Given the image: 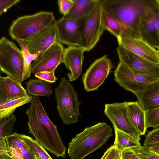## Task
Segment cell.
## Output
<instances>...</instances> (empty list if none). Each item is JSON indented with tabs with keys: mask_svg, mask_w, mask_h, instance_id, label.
Here are the masks:
<instances>
[{
	"mask_svg": "<svg viewBox=\"0 0 159 159\" xmlns=\"http://www.w3.org/2000/svg\"><path fill=\"white\" fill-rule=\"evenodd\" d=\"M127 111L130 120L140 135H145L147 129L145 120V111L137 102H127Z\"/></svg>",
	"mask_w": 159,
	"mask_h": 159,
	"instance_id": "obj_19",
	"label": "cell"
},
{
	"mask_svg": "<svg viewBox=\"0 0 159 159\" xmlns=\"http://www.w3.org/2000/svg\"><path fill=\"white\" fill-rule=\"evenodd\" d=\"M19 136L35 155L40 156L42 159H52L45 148L36 140L23 134H19Z\"/></svg>",
	"mask_w": 159,
	"mask_h": 159,
	"instance_id": "obj_28",
	"label": "cell"
},
{
	"mask_svg": "<svg viewBox=\"0 0 159 159\" xmlns=\"http://www.w3.org/2000/svg\"><path fill=\"white\" fill-rule=\"evenodd\" d=\"M74 3L73 0H59L57 1L59 12L63 16L69 12Z\"/></svg>",
	"mask_w": 159,
	"mask_h": 159,
	"instance_id": "obj_34",
	"label": "cell"
},
{
	"mask_svg": "<svg viewBox=\"0 0 159 159\" xmlns=\"http://www.w3.org/2000/svg\"><path fill=\"white\" fill-rule=\"evenodd\" d=\"M5 84L7 100L19 98L28 95L21 83L11 77H5Z\"/></svg>",
	"mask_w": 159,
	"mask_h": 159,
	"instance_id": "obj_26",
	"label": "cell"
},
{
	"mask_svg": "<svg viewBox=\"0 0 159 159\" xmlns=\"http://www.w3.org/2000/svg\"><path fill=\"white\" fill-rule=\"evenodd\" d=\"M84 52L82 48L75 46H68L65 48L62 63L70 71L67 74L70 82L76 80L81 75Z\"/></svg>",
	"mask_w": 159,
	"mask_h": 159,
	"instance_id": "obj_16",
	"label": "cell"
},
{
	"mask_svg": "<svg viewBox=\"0 0 159 159\" xmlns=\"http://www.w3.org/2000/svg\"><path fill=\"white\" fill-rule=\"evenodd\" d=\"M135 95L137 102L145 111L159 108V81L149 85Z\"/></svg>",
	"mask_w": 159,
	"mask_h": 159,
	"instance_id": "obj_18",
	"label": "cell"
},
{
	"mask_svg": "<svg viewBox=\"0 0 159 159\" xmlns=\"http://www.w3.org/2000/svg\"><path fill=\"white\" fill-rule=\"evenodd\" d=\"M20 1V0H0V16Z\"/></svg>",
	"mask_w": 159,
	"mask_h": 159,
	"instance_id": "obj_36",
	"label": "cell"
},
{
	"mask_svg": "<svg viewBox=\"0 0 159 159\" xmlns=\"http://www.w3.org/2000/svg\"><path fill=\"white\" fill-rule=\"evenodd\" d=\"M112 67L111 61L107 55L96 59L82 76L85 90L88 92L97 89L107 77Z\"/></svg>",
	"mask_w": 159,
	"mask_h": 159,
	"instance_id": "obj_10",
	"label": "cell"
},
{
	"mask_svg": "<svg viewBox=\"0 0 159 159\" xmlns=\"http://www.w3.org/2000/svg\"><path fill=\"white\" fill-rule=\"evenodd\" d=\"M119 159H121V157Z\"/></svg>",
	"mask_w": 159,
	"mask_h": 159,
	"instance_id": "obj_42",
	"label": "cell"
},
{
	"mask_svg": "<svg viewBox=\"0 0 159 159\" xmlns=\"http://www.w3.org/2000/svg\"><path fill=\"white\" fill-rule=\"evenodd\" d=\"M145 127L147 129L152 127L156 128L159 125V108L145 111Z\"/></svg>",
	"mask_w": 159,
	"mask_h": 159,
	"instance_id": "obj_30",
	"label": "cell"
},
{
	"mask_svg": "<svg viewBox=\"0 0 159 159\" xmlns=\"http://www.w3.org/2000/svg\"><path fill=\"white\" fill-rule=\"evenodd\" d=\"M0 159H15L12 157L8 153L0 154Z\"/></svg>",
	"mask_w": 159,
	"mask_h": 159,
	"instance_id": "obj_40",
	"label": "cell"
},
{
	"mask_svg": "<svg viewBox=\"0 0 159 159\" xmlns=\"http://www.w3.org/2000/svg\"><path fill=\"white\" fill-rule=\"evenodd\" d=\"M55 92L58 115L63 123L66 125L77 123L81 116L79 111L81 102L78 100V94L70 82L62 77Z\"/></svg>",
	"mask_w": 159,
	"mask_h": 159,
	"instance_id": "obj_5",
	"label": "cell"
},
{
	"mask_svg": "<svg viewBox=\"0 0 159 159\" xmlns=\"http://www.w3.org/2000/svg\"><path fill=\"white\" fill-rule=\"evenodd\" d=\"M35 159H42L40 156L35 155Z\"/></svg>",
	"mask_w": 159,
	"mask_h": 159,
	"instance_id": "obj_41",
	"label": "cell"
},
{
	"mask_svg": "<svg viewBox=\"0 0 159 159\" xmlns=\"http://www.w3.org/2000/svg\"><path fill=\"white\" fill-rule=\"evenodd\" d=\"M26 83L28 92L33 96L48 97L53 93L50 84L42 80L30 79Z\"/></svg>",
	"mask_w": 159,
	"mask_h": 159,
	"instance_id": "obj_25",
	"label": "cell"
},
{
	"mask_svg": "<svg viewBox=\"0 0 159 159\" xmlns=\"http://www.w3.org/2000/svg\"><path fill=\"white\" fill-rule=\"evenodd\" d=\"M24 61L22 53L11 41L5 37L0 39V69L7 76L21 83L22 81Z\"/></svg>",
	"mask_w": 159,
	"mask_h": 159,
	"instance_id": "obj_6",
	"label": "cell"
},
{
	"mask_svg": "<svg viewBox=\"0 0 159 159\" xmlns=\"http://www.w3.org/2000/svg\"><path fill=\"white\" fill-rule=\"evenodd\" d=\"M115 138L113 146L121 152L123 150L142 146L139 140L133 136L114 128Z\"/></svg>",
	"mask_w": 159,
	"mask_h": 159,
	"instance_id": "obj_22",
	"label": "cell"
},
{
	"mask_svg": "<svg viewBox=\"0 0 159 159\" xmlns=\"http://www.w3.org/2000/svg\"><path fill=\"white\" fill-rule=\"evenodd\" d=\"M5 77L0 74V105L7 100L5 84Z\"/></svg>",
	"mask_w": 159,
	"mask_h": 159,
	"instance_id": "obj_37",
	"label": "cell"
},
{
	"mask_svg": "<svg viewBox=\"0 0 159 159\" xmlns=\"http://www.w3.org/2000/svg\"><path fill=\"white\" fill-rule=\"evenodd\" d=\"M34 76L38 79L50 83H55L57 80L55 75V72H41L34 74Z\"/></svg>",
	"mask_w": 159,
	"mask_h": 159,
	"instance_id": "obj_33",
	"label": "cell"
},
{
	"mask_svg": "<svg viewBox=\"0 0 159 159\" xmlns=\"http://www.w3.org/2000/svg\"><path fill=\"white\" fill-rule=\"evenodd\" d=\"M57 41V32L53 23L28 41L29 49L31 53L40 54Z\"/></svg>",
	"mask_w": 159,
	"mask_h": 159,
	"instance_id": "obj_17",
	"label": "cell"
},
{
	"mask_svg": "<svg viewBox=\"0 0 159 159\" xmlns=\"http://www.w3.org/2000/svg\"><path fill=\"white\" fill-rule=\"evenodd\" d=\"M121 153V152L113 145L107 149L101 159H119Z\"/></svg>",
	"mask_w": 159,
	"mask_h": 159,
	"instance_id": "obj_35",
	"label": "cell"
},
{
	"mask_svg": "<svg viewBox=\"0 0 159 159\" xmlns=\"http://www.w3.org/2000/svg\"><path fill=\"white\" fill-rule=\"evenodd\" d=\"M115 81L124 89L135 95L159 78L138 73L119 62L114 72Z\"/></svg>",
	"mask_w": 159,
	"mask_h": 159,
	"instance_id": "obj_8",
	"label": "cell"
},
{
	"mask_svg": "<svg viewBox=\"0 0 159 159\" xmlns=\"http://www.w3.org/2000/svg\"><path fill=\"white\" fill-rule=\"evenodd\" d=\"M102 20L105 30H107L115 35L117 39L120 37L122 32L120 24L115 18L103 9L102 12Z\"/></svg>",
	"mask_w": 159,
	"mask_h": 159,
	"instance_id": "obj_27",
	"label": "cell"
},
{
	"mask_svg": "<svg viewBox=\"0 0 159 159\" xmlns=\"http://www.w3.org/2000/svg\"><path fill=\"white\" fill-rule=\"evenodd\" d=\"M112 135V128L105 123L86 127L69 143L68 154L71 159H83L100 148Z\"/></svg>",
	"mask_w": 159,
	"mask_h": 159,
	"instance_id": "obj_3",
	"label": "cell"
},
{
	"mask_svg": "<svg viewBox=\"0 0 159 159\" xmlns=\"http://www.w3.org/2000/svg\"><path fill=\"white\" fill-rule=\"evenodd\" d=\"M88 15L73 20L63 17L55 20L58 42L61 44L79 46L85 22Z\"/></svg>",
	"mask_w": 159,
	"mask_h": 159,
	"instance_id": "obj_9",
	"label": "cell"
},
{
	"mask_svg": "<svg viewBox=\"0 0 159 159\" xmlns=\"http://www.w3.org/2000/svg\"><path fill=\"white\" fill-rule=\"evenodd\" d=\"M120 62L134 71L159 78V65L151 62L121 45L116 48Z\"/></svg>",
	"mask_w": 159,
	"mask_h": 159,
	"instance_id": "obj_12",
	"label": "cell"
},
{
	"mask_svg": "<svg viewBox=\"0 0 159 159\" xmlns=\"http://www.w3.org/2000/svg\"><path fill=\"white\" fill-rule=\"evenodd\" d=\"M102 0H98L85 22L79 46L85 51H89L96 45L105 30L102 20Z\"/></svg>",
	"mask_w": 159,
	"mask_h": 159,
	"instance_id": "obj_7",
	"label": "cell"
},
{
	"mask_svg": "<svg viewBox=\"0 0 159 159\" xmlns=\"http://www.w3.org/2000/svg\"><path fill=\"white\" fill-rule=\"evenodd\" d=\"M104 112L112 123L114 129L130 135L140 140V134L129 119L127 102L106 104Z\"/></svg>",
	"mask_w": 159,
	"mask_h": 159,
	"instance_id": "obj_11",
	"label": "cell"
},
{
	"mask_svg": "<svg viewBox=\"0 0 159 159\" xmlns=\"http://www.w3.org/2000/svg\"><path fill=\"white\" fill-rule=\"evenodd\" d=\"M16 119L14 115L8 119L0 121V138L7 136L12 133Z\"/></svg>",
	"mask_w": 159,
	"mask_h": 159,
	"instance_id": "obj_31",
	"label": "cell"
},
{
	"mask_svg": "<svg viewBox=\"0 0 159 159\" xmlns=\"http://www.w3.org/2000/svg\"><path fill=\"white\" fill-rule=\"evenodd\" d=\"M5 138L7 146L15 148L23 159H35L34 153L19 138V134L12 133Z\"/></svg>",
	"mask_w": 159,
	"mask_h": 159,
	"instance_id": "obj_23",
	"label": "cell"
},
{
	"mask_svg": "<svg viewBox=\"0 0 159 159\" xmlns=\"http://www.w3.org/2000/svg\"><path fill=\"white\" fill-rule=\"evenodd\" d=\"M64 49L62 44L56 42L33 61L31 72L34 74L43 71L55 72L62 63Z\"/></svg>",
	"mask_w": 159,
	"mask_h": 159,
	"instance_id": "obj_13",
	"label": "cell"
},
{
	"mask_svg": "<svg viewBox=\"0 0 159 159\" xmlns=\"http://www.w3.org/2000/svg\"><path fill=\"white\" fill-rule=\"evenodd\" d=\"M121 159H140L131 149L125 150L121 152Z\"/></svg>",
	"mask_w": 159,
	"mask_h": 159,
	"instance_id": "obj_38",
	"label": "cell"
},
{
	"mask_svg": "<svg viewBox=\"0 0 159 159\" xmlns=\"http://www.w3.org/2000/svg\"><path fill=\"white\" fill-rule=\"evenodd\" d=\"M140 159H159V154L149 148L141 147L131 148Z\"/></svg>",
	"mask_w": 159,
	"mask_h": 159,
	"instance_id": "obj_32",
	"label": "cell"
},
{
	"mask_svg": "<svg viewBox=\"0 0 159 159\" xmlns=\"http://www.w3.org/2000/svg\"><path fill=\"white\" fill-rule=\"evenodd\" d=\"M26 113L30 133L45 149L57 157H64L66 149L57 130L50 120L38 97L33 96Z\"/></svg>",
	"mask_w": 159,
	"mask_h": 159,
	"instance_id": "obj_1",
	"label": "cell"
},
{
	"mask_svg": "<svg viewBox=\"0 0 159 159\" xmlns=\"http://www.w3.org/2000/svg\"><path fill=\"white\" fill-rule=\"evenodd\" d=\"M154 0H150L140 17L139 31L141 39L154 48L159 49V31L154 22L152 6Z\"/></svg>",
	"mask_w": 159,
	"mask_h": 159,
	"instance_id": "obj_14",
	"label": "cell"
},
{
	"mask_svg": "<svg viewBox=\"0 0 159 159\" xmlns=\"http://www.w3.org/2000/svg\"><path fill=\"white\" fill-rule=\"evenodd\" d=\"M9 151L5 137L0 138V154L8 153Z\"/></svg>",
	"mask_w": 159,
	"mask_h": 159,
	"instance_id": "obj_39",
	"label": "cell"
},
{
	"mask_svg": "<svg viewBox=\"0 0 159 159\" xmlns=\"http://www.w3.org/2000/svg\"><path fill=\"white\" fill-rule=\"evenodd\" d=\"M143 147L159 154V128H155L146 136Z\"/></svg>",
	"mask_w": 159,
	"mask_h": 159,
	"instance_id": "obj_29",
	"label": "cell"
},
{
	"mask_svg": "<svg viewBox=\"0 0 159 159\" xmlns=\"http://www.w3.org/2000/svg\"><path fill=\"white\" fill-rule=\"evenodd\" d=\"M21 49L24 61L23 69L22 73L23 81L31 76V62L36 60L40 55L39 53H31L29 51L28 42L26 41L17 40Z\"/></svg>",
	"mask_w": 159,
	"mask_h": 159,
	"instance_id": "obj_24",
	"label": "cell"
},
{
	"mask_svg": "<svg viewBox=\"0 0 159 159\" xmlns=\"http://www.w3.org/2000/svg\"><path fill=\"white\" fill-rule=\"evenodd\" d=\"M52 12L40 11L34 14L18 17L8 30L13 39L29 41L55 21Z\"/></svg>",
	"mask_w": 159,
	"mask_h": 159,
	"instance_id": "obj_4",
	"label": "cell"
},
{
	"mask_svg": "<svg viewBox=\"0 0 159 159\" xmlns=\"http://www.w3.org/2000/svg\"><path fill=\"white\" fill-rule=\"evenodd\" d=\"M32 98L33 96L28 94L19 98L7 100L0 105V121L11 117L17 108L31 102Z\"/></svg>",
	"mask_w": 159,
	"mask_h": 159,
	"instance_id": "obj_21",
	"label": "cell"
},
{
	"mask_svg": "<svg viewBox=\"0 0 159 159\" xmlns=\"http://www.w3.org/2000/svg\"><path fill=\"white\" fill-rule=\"evenodd\" d=\"M98 0H75L68 13L62 17L68 20L79 18L88 15L95 7Z\"/></svg>",
	"mask_w": 159,
	"mask_h": 159,
	"instance_id": "obj_20",
	"label": "cell"
},
{
	"mask_svg": "<svg viewBox=\"0 0 159 159\" xmlns=\"http://www.w3.org/2000/svg\"><path fill=\"white\" fill-rule=\"evenodd\" d=\"M117 40L119 45L151 62L159 65V50L142 39L121 37Z\"/></svg>",
	"mask_w": 159,
	"mask_h": 159,
	"instance_id": "obj_15",
	"label": "cell"
},
{
	"mask_svg": "<svg viewBox=\"0 0 159 159\" xmlns=\"http://www.w3.org/2000/svg\"><path fill=\"white\" fill-rule=\"evenodd\" d=\"M150 0H102V9L120 24V37L141 39L140 17Z\"/></svg>",
	"mask_w": 159,
	"mask_h": 159,
	"instance_id": "obj_2",
	"label": "cell"
}]
</instances>
